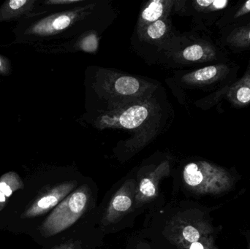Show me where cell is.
I'll return each mask as SVG.
<instances>
[{"mask_svg": "<svg viewBox=\"0 0 250 249\" xmlns=\"http://www.w3.org/2000/svg\"><path fill=\"white\" fill-rule=\"evenodd\" d=\"M57 249H78L77 244L74 242L67 243Z\"/></svg>", "mask_w": 250, "mask_h": 249, "instance_id": "cell-22", "label": "cell"}, {"mask_svg": "<svg viewBox=\"0 0 250 249\" xmlns=\"http://www.w3.org/2000/svg\"><path fill=\"white\" fill-rule=\"evenodd\" d=\"M82 48L88 52H94L98 47L96 38L94 35L87 37L82 42Z\"/></svg>", "mask_w": 250, "mask_h": 249, "instance_id": "cell-18", "label": "cell"}, {"mask_svg": "<svg viewBox=\"0 0 250 249\" xmlns=\"http://www.w3.org/2000/svg\"><path fill=\"white\" fill-rule=\"evenodd\" d=\"M166 1L154 0L150 1L147 7L143 10L141 19L144 23H152L160 20L166 8Z\"/></svg>", "mask_w": 250, "mask_h": 249, "instance_id": "cell-14", "label": "cell"}, {"mask_svg": "<svg viewBox=\"0 0 250 249\" xmlns=\"http://www.w3.org/2000/svg\"><path fill=\"white\" fill-rule=\"evenodd\" d=\"M167 26L163 20H158L151 23L147 29V34L151 39H160L166 33Z\"/></svg>", "mask_w": 250, "mask_h": 249, "instance_id": "cell-16", "label": "cell"}, {"mask_svg": "<svg viewBox=\"0 0 250 249\" xmlns=\"http://www.w3.org/2000/svg\"><path fill=\"white\" fill-rule=\"evenodd\" d=\"M249 13H250V1H246V2L239 8V10H238L236 14H235L234 18L235 19H237V18L242 17V16H245V15Z\"/></svg>", "mask_w": 250, "mask_h": 249, "instance_id": "cell-21", "label": "cell"}, {"mask_svg": "<svg viewBox=\"0 0 250 249\" xmlns=\"http://www.w3.org/2000/svg\"><path fill=\"white\" fill-rule=\"evenodd\" d=\"M36 0H9L0 7V22L16 20L30 14L36 7Z\"/></svg>", "mask_w": 250, "mask_h": 249, "instance_id": "cell-9", "label": "cell"}, {"mask_svg": "<svg viewBox=\"0 0 250 249\" xmlns=\"http://www.w3.org/2000/svg\"><path fill=\"white\" fill-rule=\"evenodd\" d=\"M182 56L185 60L189 61L214 59L216 57V51L209 45L194 44L187 47L182 52Z\"/></svg>", "mask_w": 250, "mask_h": 249, "instance_id": "cell-11", "label": "cell"}, {"mask_svg": "<svg viewBox=\"0 0 250 249\" xmlns=\"http://www.w3.org/2000/svg\"><path fill=\"white\" fill-rule=\"evenodd\" d=\"M195 3L200 8L208 11H216L226 8L229 1L226 0H199L195 1Z\"/></svg>", "mask_w": 250, "mask_h": 249, "instance_id": "cell-15", "label": "cell"}, {"mask_svg": "<svg viewBox=\"0 0 250 249\" xmlns=\"http://www.w3.org/2000/svg\"><path fill=\"white\" fill-rule=\"evenodd\" d=\"M184 240L186 243H190V244L194 243L199 242L201 235H200L199 231L192 225H188V226L184 227L183 229L181 231L180 237L179 239Z\"/></svg>", "mask_w": 250, "mask_h": 249, "instance_id": "cell-17", "label": "cell"}, {"mask_svg": "<svg viewBox=\"0 0 250 249\" xmlns=\"http://www.w3.org/2000/svg\"><path fill=\"white\" fill-rule=\"evenodd\" d=\"M228 99L236 106L250 104V68L245 76L230 88L228 92Z\"/></svg>", "mask_w": 250, "mask_h": 249, "instance_id": "cell-10", "label": "cell"}, {"mask_svg": "<svg viewBox=\"0 0 250 249\" xmlns=\"http://www.w3.org/2000/svg\"><path fill=\"white\" fill-rule=\"evenodd\" d=\"M76 185L75 182H67L57 186L38 200L25 214L27 216L43 214L65 199Z\"/></svg>", "mask_w": 250, "mask_h": 249, "instance_id": "cell-6", "label": "cell"}, {"mask_svg": "<svg viewBox=\"0 0 250 249\" xmlns=\"http://www.w3.org/2000/svg\"><path fill=\"white\" fill-rule=\"evenodd\" d=\"M229 72L226 64L208 66L187 75L185 80L191 84H210L222 80Z\"/></svg>", "mask_w": 250, "mask_h": 249, "instance_id": "cell-8", "label": "cell"}, {"mask_svg": "<svg viewBox=\"0 0 250 249\" xmlns=\"http://www.w3.org/2000/svg\"><path fill=\"white\" fill-rule=\"evenodd\" d=\"M219 174L217 168L207 162H192L185 167L184 180L189 187L196 190L204 191L209 187V181H212Z\"/></svg>", "mask_w": 250, "mask_h": 249, "instance_id": "cell-4", "label": "cell"}, {"mask_svg": "<svg viewBox=\"0 0 250 249\" xmlns=\"http://www.w3.org/2000/svg\"><path fill=\"white\" fill-rule=\"evenodd\" d=\"M167 173L168 165L164 163L159 166L154 172L142 178L136 190L135 203L141 206L153 200L157 196L160 179L166 176Z\"/></svg>", "mask_w": 250, "mask_h": 249, "instance_id": "cell-7", "label": "cell"}, {"mask_svg": "<svg viewBox=\"0 0 250 249\" xmlns=\"http://www.w3.org/2000/svg\"><path fill=\"white\" fill-rule=\"evenodd\" d=\"M189 249H204V247L201 243L197 242L190 244Z\"/></svg>", "mask_w": 250, "mask_h": 249, "instance_id": "cell-23", "label": "cell"}, {"mask_svg": "<svg viewBox=\"0 0 250 249\" xmlns=\"http://www.w3.org/2000/svg\"><path fill=\"white\" fill-rule=\"evenodd\" d=\"M139 80L131 76H122L116 80L114 90L122 95H133L138 93L141 89Z\"/></svg>", "mask_w": 250, "mask_h": 249, "instance_id": "cell-12", "label": "cell"}, {"mask_svg": "<svg viewBox=\"0 0 250 249\" xmlns=\"http://www.w3.org/2000/svg\"><path fill=\"white\" fill-rule=\"evenodd\" d=\"M0 192H1L6 197H10L13 193V189L7 184L6 175L0 180Z\"/></svg>", "mask_w": 250, "mask_h": 249, "instance_id": "cell-20", "label": "cell"}, {"mask_svg": "<svg viewBox=\"0 0 250 249\" xmlns=\"http://www.w3.org/2000/svg\"><path fill=\"white\" fill-rule=\"evenodd\" d=\"M11 72L12 66L10 60L0 54V76H9Z\"/></svg>", "mask_w": 250, "mask_h": 249, "instance_id": "cell-19", "label": "cell"}, {"mask_svg": "<svg viewBox=\"0 0 250 249\" xmlns=\"http://www.w3.org/2000/svg\"><path fill=\"white\" fill-rule=\"evenodd\" d=\"M90 203V192L86 187H80L62 201L42 225L46 235H54L74 225L86 212Z\"/></svg>", "mask_w": 250, "mask_h": 249, "instance_id": "cell-1", "label": "cell"}, {"mask_svg": "<svg viewBox=\"0 0 250 249\" xmlns=\"http://www.w3.org/2000/svg\"><path fill=\"white\" fill-rule=\"evenodd\" d=\"M6 196L0 192V203H4L6 201Z\"/></svg>", "mask_w": 250, "mask_h": 249, "instance_id": "cell-24", "label": "cell"}, {"mask_svg": "<svg viewBox=\"0 0 250 249\" xmlns=\"http://www.w3.org/2000/svg\"><path fill=\"white\" fill-rule=\"evenodd\" d=\"M149 111L145 105H134L120 114L105 115L101 123L105 127L115 128L135 129L140 127L148 117Z\"/></svg>", "mask_w": 250, "mask_h": 249, "instance_id": "cell-3", "label": "cell"}, {"mask_svg": "<svg viewBox=\"0 0 250 249\" xmlns=\"http://www.w3.org/2000/svg\"><path fill=\"white\" fill-rule=\"evenodd\" d=\"M136 186L133 181H128L119 190L111 200L105 213V220L114 222L132 208L136 194Z\"/></svg>", "mask_w": 250, "mask_h": 249, "instance_id": "cell-5", "label": "cell"}, {"mask_svg": "<svg viewBox=\"0 0 250 249\" xmlns=\"http://www.w3.org/2000/svg\"><path fill=\"white\" fill-rule=\"evenodd\" d=\"M75 18L76 14L73 13H57L47 16L25 26L22 36L32 39L56 35L67 29L73 23Z\"/></svg>", "mask_w": 250, "mask_h": 249, "instance_id": "cell-2", "label": "cell"}, {"mask_svg": "<svg viewBox=\"0 0 250 249\" xmlns=\"http://www.w3.org/2000/svg\"><path fill=\"white\" fill-rule=\"evenodd\" d=\"M227 42L236 48L250 46V23L233 29L228 36Z\"/></svg>", "mask_w": 250, "mask_h": 249, "instance_id": "cell-13", "label": "cell"}]
</instances>
